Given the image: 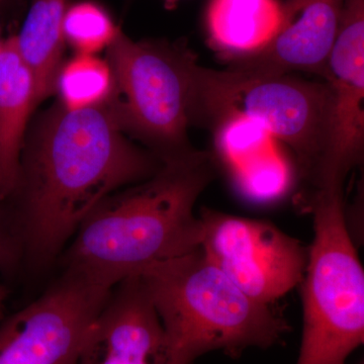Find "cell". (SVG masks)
<instances>
[{
    "instance_id": "8",
    "label": "cell",
    "mask_w": 364,
    "mask_h": 364,
    "mask_svg": "<svg viewBox=\"0 0 364 364\" xmlns=\"http://www.w3.org/2000/svg\"><path fill=\"white\" fill-rule=\"evenodd\" d=\"M200 248L254 301L272 305L303 282L309 251L270 223L203 208Z\"/></svg>"
},
{
    "instance_id": "2",
    "label": "cell",
    "mask_w": 364,
    "mask_h": 364,
    "mask_svg": "<svg viewBox=\"0 0 364 364\" xmlns=\"http://www.w3.org/2000/svg\"><path fill=\"white\" fill-rule=\"evenodd\" d=\"M215 177V162L196 149L163 161L149 178L102 200L78 228L67 269L116 287L156 263L200 248L196 200Z\"/></svg>"
},
{
    "instance_id": "12",
    "label": "cell",
    "mask_w": 364,
    "mask_h": 364,
    "mask_svg": "<svg viewBox=\"0 0 364 364\" xmlns=\"http://www.w3.org/2000/svg\"><path fill=\"white\" fill-rule=\"evenodd\" d=\"M35 111V87L16 37L0 44V203L13 198L20 178L26 124Z\"/></svg>"
},
{
    "instance_id": "17",
    "label": "cell",
    "mask_w": 364,
    "mask_h": 364,
    "mask_svg": "<svg viewBox=\"0 0 364 364\" xmlns=\"http://www.w3.org/2000/svg\"><path fill=\"white\" fill-rule=\"evenodd\" d=\"M119 30L109 14L92 2L67 7L64 14V37L78 54L95 55L109 48Z\"/></svg>"
},
{
    "instance_id": "13",
    "label": "cell",
    "mask_w": 364,
    "mask_h": 364,
    "mask_svg": "<svg viewBox=\"0 0 364 364\" xmlns=\"http://www.w3.org/2000/svg\"><path fill=\"white\" fill-rule=\"evenodd\" d=\"M282 23L280 0H210L205 14L210 44L228 61L262 51Z\"/></svg>"
},
{
    "instance_id": "1",
    "label": "cell",
    "mask_w": 364,
    "mask_h": 364,
    "mask_svg": "<svg viewBox=\"0 0 364 364\" xmlns=\"http://www.w3.org/2000/svg\"><path fill=\"white\" fill-rule=\"evenodd\" d=\"M162 163L134 145L105 105H55L25 140L18 186L7 202L23 256L40 264L54 259L102 200L149 178Z\"/></svg>"
},
{
    "instance_id": "19",
    "label": "cell",
    "mask_w": 364,
    "mask_h": 364,
    "mask_svg": "<svg viewBox=\"0 0 364 364\" xmlns=\"http://www.w3.org/2000/svg\"><path fill=\"white\" fill-rule=\"evenodd\" d=\"M23 257V248L9 203H0V270L11 272Z\"/></svg>"
},
{
    "instance_id": "15",
    "label": "cell",
    "mask_w": 364,
    "mask_h": 364,
    "mask_svg": "<svg viewBox=\"0 0 364 364\" xmlns=\"http://www.w3.org/2000/svg\"><path fill=\"white\" fill-rule=\"evenodd\" d=\"M215 148L232 174L247 168L277 149V140L252 117L229 109L210 127Z\"/></svg>"
},
{
    "instance_id": "3",
    "label": "cell",
    "mask_w": 364,
    "mask_h": 364,
    "mask_svg": "<svg viewBox=\"0 0 364 364\" xmlns=\"http://www.w3.org/2000/svg\"><path fill=\"white\" fill-rule=\"evenodd\" d=\"M159 316L171 364H193L210 351L238 358L251 347L279 344L289 324L254 301L202 248L156 263L140 275Z\"/></svg>"
},
{
    "instance_id": "14",
    "label": "cell",
    "mask_w": 364,
    "mask_h": 364,
    "mask_svg": "<svg viewBox=\"0 0 364 364\" xmlns=\"http://www.w3.org/2000/svg\"><path fill=\"white\" fill-rule=\"evenodd\" d=\"M67 0H35L20 35L16 47L33 76L35 109L56 91L65 47L63 18Z\"/></svg>"
},
{
    "instance_id": "11",
    "label": "cell",
    "mask_w": 364,
    "mask_h": 364,
    "mask_svg": "<svg viewBox=\"0 0 364 364\" xmlns=\"http://www.w3.org/2000/svg\"><path fill=\"white\" fill-rule=\"evenodd\" d=\"M76 364H171L161 321L140 277L114 287Z\"/></svg>"
},
{
    "instance_id": "7",
    "label": "cell",
    "mask_w": 364,
    "mask_h": 364,
    "mask_svg": "<svg viewBox=\"0 0 364 364\" xmlns=\"http://www.w3.org/2000/svg\"><path fill=\"white\" fill-rule=\"evenodd\" d=\"M114 287L65 269L39 299L0 322V364H76Z\"/></svg>"
},
{
    "instance_id": "20",
    "label": "cell",
    "mask_w": 364,
    "mask_h": 364,
    "mask_svg": "<svg viewBox=\"0 0 364 364\" xmlns=\"http://www.w3.org/2000/svg\"><path fill=\"white\" fill-rule=\"evenodd\" d=\"M7 298V289L6 287L0 284V322L4 320V311H6V301Z\"/></svg>"
},
{
    "instance_id": "16",
    "label": "cell",
    "mask_w": 364,
    "mask_h": 364,
    "mask_svg": "<svg viewBox=\"0 0 364 364\" xmlns=\"http://www.w3.org/2000/svg\"><path fill=\"white\" fill-rule=\"evenodd\" d=\"M56 90L69 111L102 107L112 90L111 67L95 55H76L60 69Z\"/></svg>"
},
{
    "instance_id": "9",
    "label": "cell",
    "mask_w": 364,
    "mask_h": 364,
    "mask_svg": "<svg viewBox=\"0 0 364 364\" xmlns=\"http://www.w3.org/2000/svg\"><path fill=\"white\" fill-rule=\"evenodd\" d=\"M323 79L332 90L329 148L316 189L344 188L347 174L359 164L364 148V0H346L338 35Z\"/></svg>"
},
{
    "instance_id": "6",
    "label": "cell",
    "mask_w": 364,
    "mask_h": 364,
    "mask_svg": "<svg viewBox=\"0 0 364 364\" xmlns=\"http://www.w3.org/2000/svg\"><path fill=\"white\" fill-rule=\"evenodd\" d=\"M200 85L208 129L229 109L247 114L293 151L301 176L313 183L331 138L333 97L327 81L286 74L229 85L205 68Z\"/></svg>"
},
{
    "instance_id": "10",
    "label": "cell",
    "mask_w": 364,
    "mask_h": 364,
    "mask_svg": "<svg viewBox=\"0 0 364 364\" xmlns=\"http://www.w3.org/2000/svg\"><path fill=\"white\" fill-rule=\"evenodd\" d=\"M284 23L274 40L262 51L229 60L217 70L225 85L309 72L323 78L338 35L346 0H280Z\"/></svg>"
},
{
    "instance_id": "4",
    "label": "cell",
    "mask_w": 364,
    "mask_h": 364,
    "mask_svg": "<svg viewBox=\"0 0 364 364\" xmlns=\"http://www.w3.org/2000/svg\"><path fill=\"white\" fill-rule=\"evenodd\" d=\"M112 74L105 107L124 133L145 144L162 161L196 150L188 130L195 124L198 73L186 48L136 42L119 30L107 48Z\"/></svg>"
},
{
    "instance_id": "18",
    "label": "cell",
    "mask_w": 364,
    "mask_h": 364,
    "mask_svg": "<svg viewBox=\"0 0 364 364\" xmlns=\"http://www.w3.org/2000/svg\"><path fill=\"white\" fill-rule=\"evenodd\" d=\"M233 176L246 198L256 202H268L286 193L291 182V169L287 158L277 149Z\"/></svg>"
},
{
    "instance_id": "5",
    "label": "cell",
    "mask_w": 364,
    "mask_h": 364,
    "mask_svg": "<svg viewBox=\"0 0 364 364\" xmlns=\"http://www.w3.org/2000/svg\"><path fill=\"white\" fill-rule=\"evenodd\" d=\"M314 241L304 275L296 364H346L364 339V272L347 225L343 188L315 191Z\"/></svg>"
}]
</instances>
